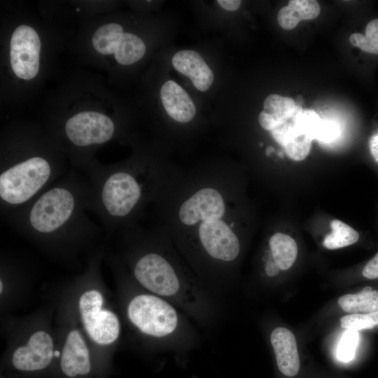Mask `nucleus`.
<instances>
[{
    "label": "nucleus",
    "mask_w": 378,
    "mask_h": 378,
    "mask_svg": "<svg viewBox=\"0 0 378 378\" xmlns=\"http://www.w3.org/2000/svg\"><path fill=\"white\" fill-rule=\"evenodd\" d=\"M141 197V188L137 180L125 171L106 174L97 191L99 205L109 218L129 215Z\"/></svg>",
    "instance_id": "20e7f679"
},
{
    "label": "nucleus",
    "mask_w": 378,
    "mask_h": 378,
    "mask_svg": "<svg viewBox=\"0 0 378 378\" xmlns=\"http://www.w3.org/2000/svg\"><path fill=\"white\" fill-rule=\"evenodd\" d=\"M336 304L344 314L376 312L378 311V290L366 287L359 292L345 293L337 298Z\"/></svg>",
    "instance_id": "a211bd4d"
},
{
    "label": "nucleus",
    "mask_w": 378,
    "mask_h": 378,
    "mask_svg": "<svg viewBox=\"0 0 378 378\" xmlns=\"http://www.w3.org/2000/svg\"><path fill=\"white\" fill-rule=\"evenodd\" d=\"M59 354H60V353H59L58 351H54V356H59Z\"/></svg>",
    "instance_id": "7c9ffc66"
},
{
    "label": "nucleus",
    "mask_w": 378,
    "mask_h": 378,
    "mask_svg": "<svg viewBox=\"0 0 378 378\" xmlns=\"http://www.w3.org/2000/svg\"><path fill=\"white\" fill-rule=\"evenodd\" d=\"M130 322L144 335L166 342L172 352L186 353L199 343L189 317L174 304L155 294L132 298L127 308Z\"/></svg>",
    "instance_id": "f257e3e1"
},
{
    "label": "nucleus",
    "mask_w": 378,
    "mask_h": 378,
    "mask_svg": "<svg viewBox=\"0 0 378 378\" xmlns=\"http://www.w3.org/2000/svg\"><path fill=\"white\" fill-rule=\"evenodd\" d=\"M94 48L103 55L114 54L120 64L130 65L140 60L146 52L144 41L136 35L123 32L122 26L109 23L101 26L94 33Z\"/></svg>",
    "instance_id": "39448f33"
},
{
    "label": "nucleus",
    "mask_w": 378,
    "mask_h": 378,
    "mask_svg": "<svg viewBox=\"0 0 378 378\" xmlns=\"http://www.w3.org/2000/svg\"><path fill=\"white\" fill-rule=\"evenodd\" d=\"M268 340L279 373L285 377H296L301 369L298 340L294 332L284 326L271 328Z\"/></svg>",
    "instance_id": "9b49d317"
},
{
    "label": "nucleus",
    "mask_w": 378,
    "mask_h": 378,
    "mask_svg": "<svg viewBox=\"0 0 378 378\" xmlns=\"http://www.w3.org/2000/svg\"><path fill=\"white\" fill-rule=\"evenodd\" d=\"M56 171L48 160L32 156L1 171L0 199L4 206H22L35 197Z\"/></svg>",
    "instance_id": "7ed1b4c3"
},
{
    "label": "nucleus",
    "mask_w": 378,
    "mask_h": 378,
    "mask_svg": "<svg viewBox=\"0 0 378 378\" xmlns=\"http://www.w3.org/2000/svg\"><path fill=\"white\" fill-rule=\"evenodd\" d=\"M349 42L365 52L378 55V18L368 23L365 34H352Z\"/></svg>",
    "instance_id": "5701e85b"
},
{
    "label": "nucleus",
    "mask_w": 378,
    "mask_h": 378,
    "mask_svg": "<svg viewBox=\"0 0 378 378\" xmlns=\"http://www.w3.org/2000/svg\"><path fill=\"white\" fill-rule=\"evenodd\" d=\"M54 356L50 336L38 331L29 338L26 346L18 348L13 356V364L22 371H34L46 368Z\"/></svg>",
    "instance_id": "f8f14e48"
},
{
    "label": "nucleus",
    "mask_w": 378,
    "mask_h": 378,
    "mask_svg": "<svg viewBox=\"0 0 378 378\" xmlns=\"http://www.w3.org/2000/svg\"><path fill=\"white\" fill-rule=\"evenodd\" d=\"M362 275L368 279H378V252L365 264Z\"/></svg>",
    "instance_id": "cd10ccee"
},
{
    "label": "nucleus",
    "mask_w": 378,
    "mask_h": 378,
    "mask_svg": "<svg viewBox=\"0 0 378 378\" xmlns=\"http://www.w3.org/2000/svg\"><path fill=\"white\" fill-rule=\"evenodd\" d=\"M81 194L70 184H60L39 195L29 209L27 226L42 234L69 229L81 214Z\"/></svg>",
    "instance_id": "f03ea898"
},
{
    "label": "nucleus",
    "mask_w": 378,
    "mask_h": 378,
    "mask_svg": "<svg viewBox=\"0 0 378 378\" xmlns=\"http://www.w3.org/2000/svg\"><path fill=\"white\" fill-rule=\"evenodd\" d=\"M60 366L68 377L87 374L90 370L89 352L80 332L71 330L64 346Z\"/></svg>",
    "instance_id": "2eb2a0df"
},
{
    "label": "nucleus",
    "mask_w": 378,
    "mask_h": 378,
    "mask_svg": "<svg viewBox=\"0 0 378 378\" xmlns=\"http://www.w3.org/2000/svg\"><path fill=\"white\" fill-rule=\"evenodd\" d=\"M331 232L326 234L323 246L327 249L335 250L355 244L359 239V234L354 228L340 220L330 222Z\"/></svg>",
    "instance_id": "6ab92c4d"
},
{
    "label": "nucleus",
    "mask_w": 378,
    "mask_h": 378,
    "mask_svg": "<svg viewBox=\"0 0 378 378\" xmlns=\"http://www.w3.org/2000/svg\"><path fill=\"white\" fill-rule=\"evenodd\" d=\"M103 298L97 290L85 292L80 298L82 322L91 339L99 344L116 340L120 333L118 318L112 312L102 309Z\"/></svg>",
    "instance_id": "423d86ee"
},
{
    "label": "nucleus",
    "mask_w": 378,
    "mask_h": 378,
    "mask_svg": "<svg viewBox=\"0 0 378 378\" xmlns=\"http://www.w3.org/2000/svg\"><path fill=\"white\" fill-rule=\"evenodd\" d=\"M263 111L280 122L291 119L298 108L294 100L288 97L270 94L263 102Z\"/></svg>",
    "instance_id": "aec40b11"
},
{
    "label": "nucleus",
    "mask_w": 378,
    "mask_h": 378,
    "mask_svg": "<svg viewBox=\"0 0 378 378\" xmlns=\"http://www.w3.org/2000/svg\"><path fill=\"white\" fill-rule=\"evenodd\" d=\"M320 5L315 0H290L277 15L279 26L286 30L294 29L300 21L313 20L320 13Z\"/></svg>",
    "instance_id": "f3484780"
},
{
    "label": "nucleus",
    "mask_w": 378,
    "mask_h": 378,
    "mask_svg": "<svg viewBox=\"0 0 378 378\" xmlns=\"http://www.w3.org/2000/svg\"><path fill=\"white\" fill-rule=\"evenodd\" d=\"M290 120L281 122L272 130H271V134L274 139L283 147L287 138L294 127L292 120Z\"/></svg>",
    "instance_id": "bb28decb"
},
{
    "label": "nucleus",
    "mask_w": 378,
    "mask_h": 378,
    "mask_svg": "<svg viewBox=\"0 0 378 378\" xmlns=\"http://www.w3.org/2000/svg\"><path fill=\"white\" fill-rule=\"evenodd\" d=\"M312 139L298 130L295 126L287 138L284 148L286 155L295 161L305 159L309 153L312 146Z\"/></svg>",
    "instance_id": "412c9836"
},
{
    "label": "nucleus",
    "mask_w": 378,
    "mask_h": 378,
    "mask_svg": "<svg viewBox=\"0 0 378 378\" xmlns=\"http://www.w3.org/2000/svg\"><path fill=\"white\" fill-rule=\"evenodd\" d=\"M2 289H3V284H2L1 281V282H0V292L1 293L2 292Z\"/></svg>",
    "instance_id": "2f4dec72"
},
{
    "label": "nucleus",
    "mask_w": 378,
    "mask_h": 378,
    "mask_svg": "<svg viewBox=\"0 0 378 378\" xmlns=\"http://www.w3.org/2000/svg\"><path fill=\"white\" fill-rule=\"evenodd\" d=\"M269 253L265 258L263 272L267 279H275L290 269L296 261L298 248L290 236L277 232L269 240Z\"/></svg>",
    "instance_id": "ddd939ff"
},
{
    "label": "nucleus",
    "mask_w": 378,
    "mask_h": 378,
    "mask_svg": "<svg viewBox=\"0 0 378 378\" xmlns=\"http://www.w3.org/2000/svg\"><path fill=\"white\" fill-rule=\"evenodd\" d=\"M64 129L68 139L74 144L85 147L109 141L113 135L115 125L107 115L86 111L68 119Z\"/></svg>",
    "instance_id": "6e6552de"
},
{
    "label": "nucleus",
    "mask_w": 378,
    "mask_h": 378,
    "mask_svg": "<svg viewBox=\"0 0 378 378\" xmlns=\"http://www.w3.org/2000/svg\"><path fill=\"white\" fill-rule=\"evenodd\" d=\"M225 210L223 198L216 189L202 188L181 206L178 216L182 223L194 225L200 221L220 219Z\"/></svg>",
    "instance_id": "9d476101"
},
{
    "label": "nucleus",
    "mask_w": 378,
    "mask_h": 378,
    "mask_svg": "<svg viewBox=\"0 0 378 378\" xmlns=\"http://www.w3.org/2000/svg\"><path fill=\"white\" fill-rule=\"evenodd\" d=\"M172 63L176 70L190 78L197 90L206 91L211 87L214 74L198 52L180 50L174 55Z\"/></svg>",
    "instance_id": "4468645a"
},
{
    "label": "nucleus",
    "mask_w": 378,
    "mask_h": 378,
    "mask_svg": "<svg viewBox=\"0 0 378 378\" xmlns=\"http://www.w3.org/2000/svg\"><path fill=\"white\" fill-rule=\"evenodd\" d=\"M160 98L167 113L180 122L190 121L195 116V104L187 93L173 80L166 81L160 89Z\"/></svg>",
    "instance_id": "dca6fc26"
},
{
    "label": "nucleus",
    "mask_w": 378,
    "mask_h": 378,
    "mask_svg": "<svg viewBox=\"0 0 378 378\" xmlns=\"http://www.w3.org/2000/svg\"><path fill=\"white\" fill-rule=\"evenodd\" d=\"M41 40L28 25L18 26L10 42V62L14 74L24 80L34 78L40 66Z\"/></svg>",
    "instance_id": "0eeeda50"
},
{
    "label": "nucleus",
    "mask_w": 378,
    "mask_h": 378,
    "mask_svg": "<svg viewBox=\"0 0 378 378\" xmlns=\"http://www.w3.org/2000/svg\"><path fill=\"white\" fill-rule=\"evenodd\" d=\"M340 134V128L337 122L328 119H323V122L316 140L329 143L335 141Z\"/></svg>",
    "instance_id": "a878e982"
},
{
    "label": "nucleus",
    "mask_w": 378,
    "mask_h": 378,
    "mask_svg": "<svg viewBox=\"0 0 378 378\" xmlns=\"http://www.w3.org/2000/svg\"><path fill=\"white\" fill-rule=\"evenodd\" d=\"M358 339V331L345 330L336 349V357L340 361L348 363L354 359Z\"/></svg>",
    "instance_id": "393cba45"
},
{
    "label": "nucleus",
    "mask_w": 378,
    "mask_h": 378,
    "mask_svg": "<svg viewBox=\"0 0 378 378\" xmlns=\"http://www.w3.org/2000/svg\"><path fill=\"white\" fill-rule=\"evenodd\" d=\"M198 232L202 248L212 259L230 262L239 256V239L221 218L202 221L200 224Z\"/></svg>",
    "instance_id": "1a4fd4ad"
},
{
    "label": "nucleus",
    "mask_w": 378,
    "mask_h": 378,
    "mask_svg": "<svg viewBox=\"0 0 378 378\" xmlns=\"http://www.w3.org/2000/svg\"><path fill=\"white\" fill-rule=\"evenodd\" d=\"M293 125L300 132L312 139H316L323 119L313 110H303L298 106L297 111L291 118Z\"/></svg>",
    "instance_id": "4be33fe9"
},
{
    "label": "nucleus",
    "mask_w": 378,
    "mask_h": 378,
    "mask_svg": "<svg viewBox=\"0 0 378 378\" xmlns=\"http://www.w3.org/2000/svg\"><path fill=\"white\" fill-rule=\"evenodd\" d=\"M340 326L345 330H362L378 326V311L370 313L344 314L339 319Z\"/></svg>",
    "instance_id": "b1692460"
},
{
    "label": "nucleus",
    "mask_w": 378,
    "mask_h": 378,
    "mask_svg": "<svg viewBox=\"0 0 378 378\" xmlns=\"http://www.w3.org/2000/svg\"><path fill=\"white\" fill-rule=\"evenodd\" d=\"M217 2L223 8L229 11L237 10L241 3L240 0H218Z\"/></svg>",
    "instance_id": "c85d7f7f"
},
{
    "label": "nucleus",
    "mask_w": 378,
    "mask_h": 378,
    "mask_svg": "<svg viewBox=\"0 0 378 378\" xmlns=\"http://www.w3.org/2000/svg\"><path fill=\"white\" fill-rule=\"evenodd\" d=\"M369 148L372 158L378 162V134H374L370 139Z\"/></svg>",
    "instance_id": "c756f323"
}]
</instances>
